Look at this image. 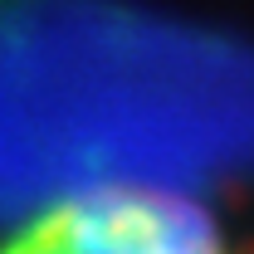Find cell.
Here are the masks:
<instances>
[{"instance_id": "1", "label": "cell", "mask_w": 254, "mask_h": 254, "mask_svg": "<svg viewBox=\"0 0 254 254\" xmlns=\"http://www.w3.org/2000/svg\"><path fill=\"white\" fill-rule=\"evenodd\" d=\"M0 254H235L220 220L166 186L73 190L20 225Z\"/></svg>"}]
</instances>
